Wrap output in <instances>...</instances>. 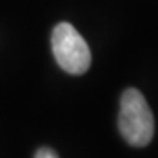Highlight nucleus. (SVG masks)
<instances>
[{
	"label": "nucleus",
	"mask_w": 158,
	"mask_h": 158,
	"mask_svg": "<svg viewBox=\"0 0 158 158\" xmlns=\"http://www.w3.org/2000/svg\"><path fill=\"white\" fill-rule=\"evenodd\" d=\"M34 158H58V155H56V152L52 150V148L42 147V148H39L37 152H35Z\"/></svg>",
	"instance_id": "obj_3"
},
{
	"label": "nucleus",
	"mask_w": 158,
	"mask_h": 158,
	"mask_svg": "<svg viewBox=\"0 0 158 158\" xmlns=\"http://www.w3.org/2000/svg\"><path fill=\"white\" fill-rule=\"evenodd\" d=\"M118 127L124 140L132 147H145L155 131L152 110L137 89H126L119 102Z\"/></svg>",
	"instance_id": "obj_1"
},
{
	"label": "nucleus",
	"mask_w": 158,
	"mask_h": 158,
	"mask_svg": "<svg viewBox=\"0 0 158 158\" xmlns=\"http://www.w3.org/2000/svg\"><path fill=\"white\" fill-rule=\"evenodd\" d=\"M52 52L58 66L69 74H84L92 63L90 48L69 23H60L52 32Z\"/></svg>",
	"instance_id": "obj_2"
}]
</instances>
